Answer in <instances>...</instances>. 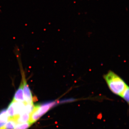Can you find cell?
I'll return each mask as SVG.
<instances>
[{
  "mask_svg": "<svg viewBox=\"0 0 129 129\" xmlns=\"http://www.w3.org/2000/svg\"><path fill=\"white\" fill-rule=\"evenodd\" d=\"M109 88L113 93L121 96L124 90L128 87L124 81L112 71H109L104 76Z\"/></svg>",
  "mask_w": 129,
  "mask_h": 129,
  "instance_id": "1",
  "label": "cell"
},
{
  "mask_svg": "<svg viewBox=\"0 0 129 129\" xmlns=\"http://www.w3.org/2000/svg\"><path fill=\"white\" fill-rule=\"evenodd\" d=\"M121 97L125 101H126L128 103L129 102V87H127L124 90L121 96Z\"/></svg>",
  "mask_w": 129,
  "mask_h": 129,
  "instance_id": "10",
  "label": "cell"
},
{
  "mask_svg": "<svg viewBox=\"0 0 129 129\" xmlns=\"http://www.w3.org/2000/svg\"><path fill=\"white\" fill-rule=\"evenodd\" d=\"M32 124L29 122L17 123L14 129H28Z\"/></svg>",
  "mask_w": 129,
  "mask_h": 129,
  "instance_id": "9",
  "label": "cell"
},
{
  "mask_svg": "<svg viewBox=\"0 0 129 129\" xmlns=\"http://www.w3.org/2000/svg\"><path fill=\"white\" fill-rule=\"evenodd\" d=\"M22 83L24 103L27 104H33L34 98L32 96L31 90L27 83L25 76H24V74L23 72H22Z\"/></svg>",
  "mask_w": 129,
  "mask_h": 129,
  "instance_id": "4",
  "label": "cell"
},
{
  "mask_svg": "<svg viewBox=\"0 0 129 129\" xmlns=\"http://www.w3.org/2000/svg\"><path fill=\"white\" fill-rule=\"evenodd\" d=\"M9 118L6 109H3L0 111V122L6 124L9 120Z\"/></svg>",
  "mask_w": 129,
  "mask_h": 129,
  "instance_id": "7",
  "label": "cell"
},
{
  "mask_svg": "<svg viewBox=\"0 0 129 129\" xmlns=\"http://www.w3.org/2000/svg\"><path fill=\"white\" fill-rule=\"evenodd\" d=\"M30 114L26 112H23L16 116L13 118L17 123H25L29 121Z\"/></svg>",
  "mask_w": 129,
  "mask_h": 129,
  "instance_id": "6",
  "label": "cell"
},
{
  "mask_svg": "<svg viewBox=\"0 0 129 129\" xmlns=\"http://www.w3.org/2000/svg\"><path fill=\"white\" fill-rule=\"evenodd\" d=\"M13 100L16 102L24 103V97L23 85L22 82L17 90L14 93Z\"/></svg>",
  "mask_w": 129,
  "mask_h": 129,
  "instance_id": "5",
  "label": "cell"
},
{
  "mask_svg": "<svg viewBox=\"0 0 129 129\" xmlns=\"http://www.w3.org/2000/svg\"><path fill=\"white\" fill-rule=\"evenodd\" d=\"M58 103H60L59 102L53 101L46 102L34 106V109L30 114L29 122L31 124L34 123L46 113L50 109Z\"/></svg>",
  "mask_w": 129,
  "mask_h": 129,
  "instance_id": "2",
  "label": "cell"
},
{
  "mask_svg": "<svg viewBox=\"0 0 129 129\" xmlns=\"http://www.w3.org/2000/svg\"><path fill=\"white\" fill-rule=\"evenodd\" d=\"M17 123L13 119H9L5 125L1 129H14Z\"/></svg>",
  "mask_w": 129,
  "mask_h": 129,
  "instance_id": "8",
  "label": "cell"
},
{
  "mask_svg": "<svg viewBox=\"0 0 129 129\" xmlns=\"http://www.w3.org/2000/svg\"><path fill=\"white\" fill-rule=\"evenodd\" d=\"M25 103L13 100L7 109L9 119H13L19 114L25 112Z\"/></svg>",
  "mask_w": 129,
  "mask_h": 129,
  "instance_id": "3",
  "label": "cell"
},
{
  "mask_svg": "<svg viewBox=\"0 0 129 129\" xmlns=\"http://www.w3.org/2000/svg\"><path fill=\"white\" fill-rule=\"evenodd\" d=\"M5 124L4 123H2L1 122H0V129H1L5 125Z\"/></svg>",
  "mask_w": 129,
  "mask_h": 129,
  "instance_id": "11",
  "label": "cell"
}]
</instances>
